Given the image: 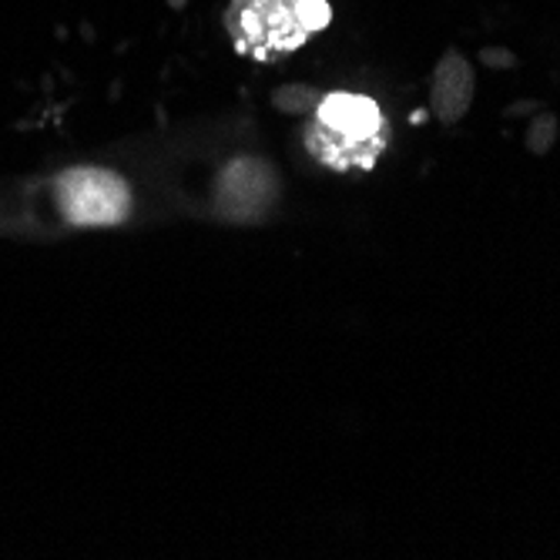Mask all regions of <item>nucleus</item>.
Segmentation results:
<instances>
[{"mask_svg": "<svg viewBox=\"0 0 560 560\" xmlns=\"http://www.w3.org/2000/svg\"><path fill=\"white\" fill-rule=\"evenodd\" d=\"M329 21V0H232L225 11V31L235 50L262 65L305 47Z\"/></svg>", "mask_w": 560, "mask_h": 560, "instance_id": "nucleus-1", "label": "nucleus"}, {"mask_svg": "<svg viewBox=\"0 0 560 560\" xmlns=\"http://www.w3.org/2000/svg\"><path fill=\"white\" fill-rule=\"evenodd\" d=\"M305 148L332 172L373 168L383 148V112L366 94H329L305 128Z\"/></svg>", "mask_w": 560, "mask_h": 560, "instance_id": "nucleus-2", "label": "nucleus"}, {"mask_svg": "<svg viewBox=\"0 0 560 560\" xmlns=\"http://www.w3.org/2000/svg\"><path fill=\"white\" fill-rule=\"evenodd\" d=\"M58 201L71 225H118L131 209V191L115 172L74 168L58 178Z\"/></svg>", "mask_w": 560, "mask_h": 560, "instance_id": "nucleus-3", "label": "nucleus"}, {"mask_svg": "<svg viewBox=\"0 0 560 560\" xmlns=\"http://www.w3.org/2000/svg\"><path fill=\"white\" fill-rule=\"evenodd\" d=\"M470 94H474V74L470 65L460 55H446L436 68L433 78V108L443 121L460 118L470 105Z\"/></svg>", "mask_w": 560, "mask_h": 560, "instance_id": "nucleus-4", "label": "nucleus"}, {"mask_svg": "<svg viewBox=\"0 0 560 560\" xmlns=\"http://www.w3.org/2000/svg\"><path fill=\"white\" fill-rule=\"evenodd\" d=\"M323 101V94L310 84H289V88H279L272 94V105L285 115H302V112H316V105Z\"/></svg>", "mask_w": 560, "mask_h": 560, "instance_id": "nucleus-5", "label": "nucleus"}]
</instances>
